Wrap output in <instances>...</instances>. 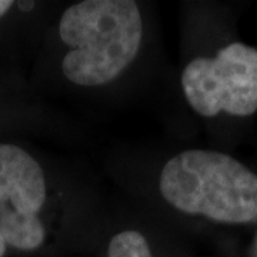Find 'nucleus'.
Masks as SVG:
<instances>
[{
	"label": "nucleus",
	"instance_id": "obj_1",
	"mask_svg": "<svg viewBox=\"0 0 257 257\" xmlns=\"http://www.w3.org/2000/svg\"><path fill=\"white\" fill-rule=\"evenodd\" d=\"M59 33L70 52L62 70L79 86L116 79L138 56L143 25L136 2L84 0L63 13Z\"/></svg>",
	"mask_w": 257,
	"mask_h": 257
},
{
	"label": "nucleus",
	"instance_id": "obj_2",
	"mask_svg": "<svg viewBox=\"0 0 257 257\" xmlns=\"http://www.w3.org/2000/svg\"><path fill=\"white\" fill-rule=\"evenodd\" d=\"M160 193L175 209L221 223L257 220V175L229 155L187 150L160 175Z\"/></svg>",
	"mask_w": 257,
	"mask_h": 257
},
{
	"label": "nucleus",
	"instance_id": "obj_3",
	"mask_svg": "<svg viewBox=\"0 0 257 257\" xmlns=\"http://www.w3.org/2000/svg\"><path fill=\"white\" fill-rule=\"evenodd\" d=\"M182 86L202 116H251L257 110V50L236 42L213 59L197 57L184 67Z\"/></svg>",
	"mask_w": 257,
	"mask_h": 257
},
{
	"label": "nucleus",
	"instance_id": "obj_4",
	"mask_svg": "<svg viewBox=\"0 0 257 257\" xmlns=\"http://www.w3.org/2000/svg\"><path fill=\"white\" fill-rule=\"evenodd\" d=\"M46 200V179L40 165L16 145L0 143V233L6 244L35 250L45 241L39 219Z\"/></svg>",
	"mask_w": 257,
	"mask_h": 257
},
{
	"label": "nucleus",
	"instance_id": "obj_5",
	"mask_svg": "<svg viewBox=\"0 0 257 257\" xmlns=\"http://www.w3.org/2000/svg\"><path fill=\"white\" fill-rule=\"evenodd\" d=\"M107 257H153V254L143 234L127 230L116 234L110 240Z\"/></svg>",
	"mask_w": 257,
	"mask_h": 257
},
{
	"label": "nucleus",
	"instance_id": "obj_6",
	"mask_svg": "<svg viewBox=\"0 0 257 257\" xmlns=\"http://www.w3.org/2000/svg\"><path fill=\"white\" fill-rule=\"evenodd\" d=\"M12 6H13V2H10V0H0V18L5 16Z\"/></svg>",
	"mask_w": 257,
	"mask_h": 257
},
{
	"label": "nucleus",
	"instance_id": "obj_7",
	"mask_svg": "<svg viewBox=\"0 0 257 257\" xmlns=\"http://www.w3.org/2000/svg\"><path fill=\"white\" fill-rule=\"evenodd\" d=\"M18 5H19V8L23 10V12H29V10L33 9V6H35V3H33V2H19Z\"/></svg>",
	"mask_w": 257,
	"mask_h": 257
},
{
	"label": "nucleus",
	"instance_id": "obj_8",
	"mask_svg": "<svg viewBox=\"0 0 257 257\" xmlns=\"http://www.w3.org/2000/svg\"><path fill=\"white\" fill-rule=\"evenodd\" d=\"M6 241L3 239V236H2V233H0V257L5 256V253H6Z\"/></svg>",
	"mask_w": 257,
	"mask_h": 257
},
{
	"label": "nucleus",
	"instance_id": "obj_9",
	"mask_svg": "<svg viewBox=\"0 0 257 257\" xmlns=\"http://www.w3.org/2000/svg\"><path fill=\"white\" fill-rule=\"evenodd\" d=\"M251 257H257V234L253 241V247H251Z\"/></svg>",
	"mask_w": 257,
	"mask_h": 257
}]
</instances>
